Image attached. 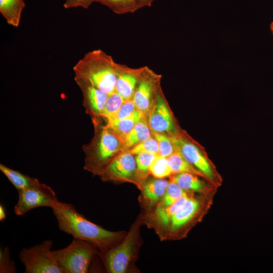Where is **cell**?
I'll return each mask as SVG.
<instances>
[{
	"label": "cell",
	"instance_id": "obj_1",
	"mask_svg": "<svg viewBox=\"0 0 273 273\" xmlns=\"http://www.w3.org/2000/svg\"><path fill=\"white\" fill-rule=\"evenodd\" d=\"M52 209L61 231L74 239L93 244L100 254L116 246L126 235L123 231L106 230L88 220L71 204L58 200Z\"/></svg>",
	"mask_w": 273,
	"mask_h": 273
},
{
	"label": "cell",
	"instance_id": "obj_2",
	"mask_svg": "<svg viewBox=\"0 0 273 273\" xmlns=\"http://www.w3.org/2000/svg\"><path fill=\"white\" fill-rule=\"evenodd\" d=\"M116 64L112 57L101 49L85 54L74 65L75 76L84 79L107 94L115 91Z\"/></svg>",
	"mask_w": 273,
	"mask_h": 273
},
{
	"label": "cell",
	"instance_id": "obj_3",
	"mask_svg": "<svg viewBox=\"0 0 273 273\" xmlns=\"http://www.w3.org/2000/svg\"><path fill=\"white\" fill-rule=\"evenodd\" d=\"M123 146L122 141L105 125L93 143L83 147L85 154L84 168L100 174Z\"/></svg>",
	"mask_w": 273,
	"mask_h": 273
},
{
	"label": "cell",
	"instance_id": "obj_4",
	"mask_svg": "<svg viewBox=\"0 0 273 273\" xmlns=\"http://www.w3.org/2000/svg\"><path fill=\"white\" fill-rule=\"evenodd\" d=\"M140 223L141 220L133 223L118 244L104 253H100L107 272L124 273L127 271L139 247Z\"/></svg>",
	"mask_w": 273,
	"mask_h": 273
},
{
	"label": "cell",
	"instance_id": "obj_5",
	"mask_svg": "<svg viewBox=\"0 0 273 273\" xmlns=\"http://www.w3.org/2000/svg\"><path fill=\"white\" fill-rule=\"evenodd\" d=\"M99 250L93 244L74 239L67 247L53 250L63 273H86Z\"/></svg>",
	"mask_w": 273,
	"mask_h": 273
},
{
	"label": "cell",
	"instance_id": "obj_6",
	"mask_svg": "<svg viewBox=\"0 0 273 273\" xmlns=\"http://www.w3.org/2000/svg\"><path fill=\"white\" fill-rule=\"evenodd\" d=\"M53 242L45 240L40 244L24 248L19 257L25 266V273H63L51 250Z\"/></svg>",
	"mask_w": 273,
	"mask_h": 273
},
{
	"label": "cell",
	"instance_id": "obj_7",
	"mask_svg": "<svg viewBox=\"0 0 273 273\" xmlns=\"http://www.w3.org/2000/svg\"><path fill=\"white\" fill-rule=\"evenodd\" d=\"M18 199L14 212L18 216L23 215L30 210L40 207L51 208L58 200L55 191L49 186L39 184L18 191Z\"/></svg>",
	"mask_w": 273,
	"mask_h": 273
},
{
	"label": "cell",
	"instance_id": "obj_8",
	"mask_svg": "<svg viewBox=\"0 0 273 273\" xmlns=\"http://www.w3.org/2000/svg\"><path fill=\"white\" fill-rule=\"evenodd\" d=\"M175 150L197 169L202 172L211 182L217 176L216 170L206 154L197 145L181 136L174 135L170 137Z\"/></svg>",
	"mask_w": 273,
	"mask_h": 273
},
{
	"label": "cell",
	"instance_id": "obj_9",
	"mask_svg": "<svg viewBox=\"0 0 273 273\" xmlns=\"http://www.w3.org/2000/svg\"><path fill=\"white\" fill-rule=\"evenodd\" d=\"M160 77L149 67L145 66L132 98L136 108L144 115L151 109L160 87Z\"/></svg>",
	"mask_w": 273,
	"mask_h": 273
},
{
	"label": "cell",
	"instance_id": "obj_10",
	"mask_svg": "<svg viewBox=\"0 0 273 273\" xmlns=\"http://www.w3.org/2000/svg\"><path fill=\"white\" fill-rule=\"evenodd\" d=\"M148 122L154 133H170L175 129L172 116L160 87L154 97Z\"/></svg>",
	"mask_w": 273,
	"mask_h": 273
},
{
	"label": "cell",
	"instance_id": "obj_11",
	"mask_svg": "<svg viewBox=\"0 0 273 273\" xmlns=\"http://www.w3.org/2000/svg\"><path fill=\"white\" fill-rule=\"evenodd\" d=\"M136 171L135 157L127 152L116 156L100 175L104 180H118L131 178Z\"/></svg>",
	"mask_w": 273,
	"mask_h": 273
},
{
	"label": "cell",
	"instance_id": "obj_12",
	"mask_svg": "<svg viewBox=\"0 0 273 273\" xmlns=\"http://www.w3.org/2000/svg\"><path fill=\"white\" fill-rule=\"evenodd\" d=\"M74 80L82 94L87 113L102 117L108 94L84 79L74 76Z\"/></svg>",
	"mask_w": 273,
	"mask_h": 273
},
{
	"label": "cell",
	"instance_id": "obj_13",
	"mask_svg": "<svg viewBox=\"0 0 273 273\" xmlns=\"http://www.w3.org/2000/svg\"><path fill=\"white\" fill-rule=\"evenodd\" d=\"M145 66L132 68L125 65L116 63L117 79L115 91L124 101L132 99L137 84Z\"/></svg>",
	"mask_w": 273,
	"mask_h": 273
},
{
	"label": "cell",
	"instance_id": "obj_14",
	"mask_svg": "<svg viewBox=\"0 0 273 273\" xmlns=\"http://www.w3.org/2000/svg\"><path fill=\"white\" fill-rule=\"evenodd\" d=\"M198 200L188 197L184 205L172 216L170 222V231L174 232L191 221L200 208Z\"/></svg>",
	"mask_w": 273,
	"mask_h": 273
},
{
	"label": "cell",
	"instance_id": "obj_15",
	"mask_svg": "<svg viewBox=\"0 0 273 273\" xmlns=\"http://www.w3.org/2000/svg\"><path fill=\"white\" fill-rule=\"evenodd\" d=\"M25 7L24 0H0V12L9 25H19L22 12Z\"/></svg>",
	"mask_w": 273,
	"mask_h": 273
},
{
	"label": "cell",
	"instance_id": "obj_16",
	"mask_svg": "<svg viewBox=\"0 0 273 273\" xmlns=\"http://www.w3.org/2000/svg\"><path fill=\"white\" fill-rule=\"evenodd\" d=\"M0 170L18 190H24L40 183L38 179L0 164Z\"/></svg>",
	"mask_w": 273,
	"mask_h": 273
},
{
	"label": "cell",
	"instance_id": "obj_17",
	"mask_svg": "<svg viewBox=\"0 0 273 273\" xmlns=\"http://www.w3.org/2000/svg\"><path fill=\"white\" fill-rule=\"evenodd\" d=\"M150 138L151 129L144 115L125 136L123 143L126 148H130Z\"/></svg>",
	"mask_w": 273,
	"mask_h": 273
},
{
	"label": "cell",
	"instance_id": "obj_18",
	"mask_svg": "<svg viewBox=\"0 0 273 273\" xmlns=\"http://www.w3.org/2000/svg\"><path fill=\"white\" fill-rule=\"evenodd\" d=\"M144 115L137 109L130 116L123 119L111 121L106 123V125L110 128L123 142L125 136Z\"/></svg>",
	"mask_w": 273,
	"mask_h": 273
},
{
	"label": "cell",
	"instance_id": "obj_19",
	"mask_svg": "<svg viewBox=\"0 0 273 273\" xmlns=\"http://www.w3.org/2000/svg\"><path fill=\"white\" fill-rule=\"evenodd\" d=\"M198 176L191 173L183 172L176 173L170 180L186 191L203 192L206 190V185Z\"/></svg>",
	"mask_w": 273,
	"mask_h": 273
},
{
	"label": "cell",
	"instance_id": "obj_20",
	"mask_svg": "<svg viewBox=\"0 0 273 273\" xmlns=\"http://www.w3.org/2000/svg\"><path fill=\"white\" fill-rule=\"evenodd\" d=\"M169 181L162 178L151 180L144 186L143 195L148 203L153 204L163 197Z\"/></svg>",
	"mask_w": 273,
	"mask_h": 273
},
{
	"label": "cell",
	"instance_id": "obj_21",
	"mask_svg": "<svg viewBox=\"0 0 273 273\" xmlns=\"http://www.w3.org/2000/svg\"><path fill=\"white\" fill-rule=\"evenodd\" d=\"M167 160L173 174L189 172L196 174L208 180L202 172L188 161L180 153L176 150L173 154L167 157Z\"/></svg>",
	"mask_w": 273,
	"mask_h": 273
},
{
	"label": "cell",
	"instance_id": "obj_22",
	"mask_svg": "<svg viewBox=\"0 0 273 273\" xmlns=\"http://www.w3.org/2000/svg\"><path fill=\"white\" fill-rule=\"evenodd\" d=\"M109 8L117 14L134 13L141 9L134 0H95Z\"/></svg>",
	"mask_w": 273,
	"mask_h": 273
},
{
	"label": "cell",
	"instance_id": "obj_23",
	"mask_svg": "<svg viewBox=\"0 0 273 273\" xmlns=\"http://www.w3.org/2000/svg\"><path fill=\"white\" fill-rule=\"evenodd\" d=\"M188 197H183L170 206H158L156 209V215L160 223L163 225L169 224L173 215L184 205Z\"/></svg>",
	"mask_w": 273,
	"mask_h": 273
},
{
	"label": "cell",
	"instance_id": "obj_24",
	"mask_svg": "<svg viewBox=\"0 0 273 273\" xmlns=\"http://www.w3.org/2000/svg\"><path fill=\"white\" fill-rule=\"evenodd\" d=\"M188 196L186 191L179 187L175 183L170 180L166 192L162 198L161 203L158 206H170L181 197Z\"/></svg>",
	"mask_w": 273,
	"mask_h": 273
},
{
	"label": "cell",
	"instance_id": "obj_25",
	"mask_svg": "<svg viewBox=\"0 0 273 273\" xmlns=\"http://www.w3.org/2000/svg\"><path fill=\"white\" fill-rule=\"evenodd\" d=\"M124 100L115 91L108 94L102 117L107 122L110 120L119 110Z\"/></svg>",
	"mask_w": 273,
	"mask_h": 273
},
{
	"label": "cell",
	"instance_id": "obj_26",
	"mask_svg": "<svg viewBox=\"0 0 273 273\" xmlns=\"http://www.w3.org/2000/svg\"><path fill=\"white\" fill-rule=\"evenodd\" d=\"M149 172L154 177L162 178L173 174L169 165L167 158L157 155L149 168Z\"/></svg>",
	"mask_w": 273,
	"mask_h": 273
},
{
	"label": "cell",
	"instance_id": "obj_27",
	"mask_svg": "<svg viewBox=\"0 0 273 273\" xmlns=\"http://www.w3.org/2000/svg\"><path fill=\"white\" fill-rule=\"evenodd\" d=\"M128 152L133 155L141 153L158 154V144L155 138L151 137L133 146Z\"/></svg>",
	"mask_w": 273,
	"mask_h": 273
},
{
	"label": "cell",
	"instance_id": "obj_28",
	"mask_svg": "<svg viewBox=\"0 0 273 273\" xmlns=\"http://www.w3.org/2000/svg\"><path fill=\"white\" fill-rule=\"evenodd\" d=\"M154 136L158 144L159 155L167 158L175 152V147L170 137L161 133H155Z\"/></svg>",
	"mask_w": 273,
	"mask_h": 273
},
{
	"label": "cell",
	"instance_id": "obj_29",
	"mask_svg": "<svg viewBox=\"0 0 273 273\" xmlns=\"http://www.w3.org/2000/svg\"><path fill=\"white\" fill-rule=\"evenodd\" d=\"M158 154L149 153H141L136 155V171L145 174L149 171L152 162Z\"/></svg>",
	"mask_w": 273,
	"mask_h": 273
},
{
	"label": "cell",
	"instance_id": "obj_30",
	"mask_svg": "<svg viewBox=\"0 0 273 273\" xmlns=\"http://www.w3.org/2000/svg\"><path fill=\"white\" fill-rule=\"evenodd\" d=\"M17 270L15 263L11 259L9 249L5 247L0 251V272L13 273L16 272Z\"/></svg>",
	"mask_w": 273,
	"mask_h": 273
},
{
	"label": "cell",
	"instance_id": "obj_31",
	"mask_svg": "<svg viewBox=\"0 0 273 273\" xmlns=\"http://www.w3.org/2000/svg\"><path fill=\"white\" fill-rule=\"evenodd\" d=\"M136 110L137 109L132 99L125 100L113 117L108 121L107 123L114 120L126 118L132 115Z\"/></svg>",
	"mask_w": 273,
	"mask_h": 273
},
{
	"label": "cell",
	"instance_id": "obj_32",
	"mask_svg": "<svg viewBox=\"0 0 273 273\" xmlns=\"http://www.w3.org/2000/svg\"><path fill=\"white\" fill-rule=\"evenodd\" d=\"M95 0H65L63 6L65 9L81 7L87 9Z\"/></svg>",
	"mask_w": 273,
	"mask_h": 273
},
{
	"label": "cell",
	"instance_id": "obj_33",
	"mask_svg": "<svg viewBox=\"0 0 273 273\" xmlns=\"http://www.w3.org/2000/svg\"><path fill=\"white\" fill-rule=\"evenodd\" d=\"M141 8L151 7L155 0H134Z\"/></svg>",
	"mask_w": 273,
	"mask_h": 273
},
{
	"label": "cell",
	"instance_id": "obj_34",
	"mask_svg": "<svg viewBox=\"0 0 273 273\" xmlns=\"http://www.w3.org/2000/svg\"><path fill=\"white\" fill-rule=\"evenodd\" d=\"M6 217V212L3 205H0V220L3 221Z\"/></svg>",
	"mask_w": 273,
	"mask_h": 273
},
{
	"label": "cell",
	"instance_id": "obj_35",
	"mask_svg": "<svg viewBox=\"0 0 273 273\" xmlns=\"http://www.w3.org/2000/svg\"><path fill=\"white\" fill-rule=\"evenodd\" d=\"M270 29H271V30L273 33V22L271 23V25H270Z\"/></svg>",
	"mask_w": 273,
	"mask_h": 273
}]
</instances>
